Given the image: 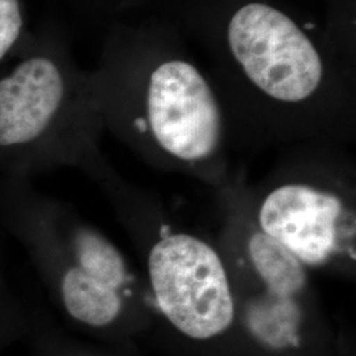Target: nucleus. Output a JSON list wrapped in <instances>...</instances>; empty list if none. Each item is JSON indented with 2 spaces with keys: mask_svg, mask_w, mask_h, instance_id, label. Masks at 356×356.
Listing matches in <instances>:
<instances>
[{
  "mask_svg": "<svg viewBox=\"0 0 356 356\" xmlns=\"http://www.w3.org/2000/svg\"><path fill=\"white\" fill-rule=\"evenodd\" d=\"M23 26L17 0H0V61L19 38Z\"/></svg>",
  "mask_w": 356,
  "mask_h": 356,
  "instance_id": "nucleus-9",
  "label": "nucleus"
},
{
  "mask_svg": "<svg viewBox=\"0 0 356 356\" xmlns=\"http://www.w3.org/2000/svg\"><path fill=\"white\" fill-rule=\"evenodd\" d=\"M115 58V102L136 144L185 165L216 163L227 114L211 78L172 22L149 11L124 29Z\"/></svg>",
  "mask_w": 356,
  "mask_h": 356,
  "instance_id": "nucleus-2",
  "label": "nucleus"
},
{
  "mask_svg": "<svg viewBox=\"0 0 356 356\" xmlns=\"http://www.w3.org/2000/svg\"><path fill=\"white\" fill-rule=\"evenodd\" d=\"M35 306H31L11 286L0 257V355L26 339L32 329Z\"/></svg>",
  "mask_w": 356,
  "mask_h": 356,
  "instance_id": "nucleus-8",
  "label": "nucleus"
},
{
  "mask_svg": "<svg viewBox=\"0 0 356 356\" xmlns=\"http://www.w3.org/2000/svg\"><path fill=\"white\" fill-rule=\"evenodd\" d=\"M0 227L26 251L65 314L88 329L122 318L129 273L103 234L20 181L0 191Z\"/></svg>",
  "mask_w": 356,
  "mask_h": 356,
  "instance_id": "nucleus-3",
  "label": "nucleus"
},
{
  "mask_svg": "<svg viewBox=\"0 0 356 356\" xmlns=\"http://www.w3.org/2000/svg\"><path fill=\"white\" fill-rule=\"evenodd\" d=\"M149 11L202 51L227 119L267 136L350 129L356 61L293 0H154Z\"/></svg>",
  "mask_w": 356,
  "mask_h": 356,
  "instance_id": "nucleus-1",
  "label": "nucleus"
},
{
  "mask_svg": "<svg viewBox=\"0 0 356 356\" xmlns=\"http://www.w3.org/2000/svg\"><path fill=\"white\" fill-rule=\"evenodd\" d=\"M343 204L332 193L289 182L270 191L260 206L261 232L282 244L304 266H322L339 248Z\"/></svg>",
  "mask_w": 356,
  "mask_h": 356,
  "instance_id": "nucleus-5",
  "label": "nucleus"
},
{
  "mask_svg": "<svg viewBox=\"0 0 356 356\" xmlns=\"http://www.w3.org/2000/svg\"><path fill=\"white\" fill-rule=\"evenodd\" d=\"M148 272L160 312L186 337L210 339L231 326L234 296L210 244L188 234L168 235L153 245Z\"/></svg>",
  "mask_w": 356,
  "mask_h": 356,
  "instance_id": "nucleus-4",
  "label": "nucleus"
},
{
  "mask_svg": "<svg viewBox=\"0 0 356 356\" xmlns=\"http://www.w3.org/2000/svg\"><path fill=\"white\" fill-rule=\"evenodd\" d=\"M118 4L120 3L124 7H134V8H145L149 11L154 0H115Z\"/></svg>",
  "mask_w": 356,
  "mask_h": 356,
  "instance_id": "nucleus-10",
  "label": "nucleus"
},
{
  "mask_svg": "<svg viewBox=\"0 0 356 356\" xmlns=\"http://www.w3.org/2000/svg\"><path fill=\"white\" fill-rule=\"evenodd\" d=\"M248 254L267 294L279 298H296L306 285L305 266L282 244L261 231L248 242Z\"/></svg>",
  "mask_w": 356,
  "mask_h": 356,
  "instance_id": "nucleus-7",
  "label": "nucleus"
},
{
  "mask_svg": "<svg viewBox=\"0 0 356 356\" xmlns=\"http://www.w3.org/2000/svg\"><path fill=\"white\" fill-rule=\"evenodd\" d=\"M67 98V79L54 60L35 57L19 65L0 79V149L44 140L64 116Z\"/></svg>",
  "mask_w": 356,
  "mask_h": 356,
  "instance_id": "nucleus-6",
  "label": "nucleus"
}]
</instances>
